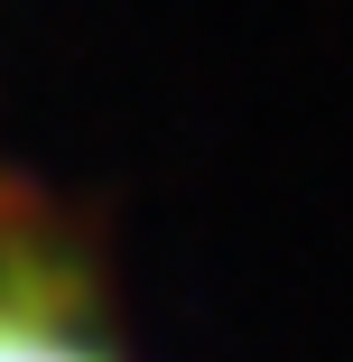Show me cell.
<instances>
[{"mask_svg":"<svg viewBox=\"0 0 353 362\" xmlns=\"http://www.w3.org/2000/svg\"><path fill=\"white\" fill-rule=\"evenodd\" d=\"M0 362H112V353L84 344V334H65V325H47L37 307H10V298H0Z\"/></svg>","mask_w":353,"mask_h":362,"instance_id":"6da1fadb","label":"cell"}]
</instances>
